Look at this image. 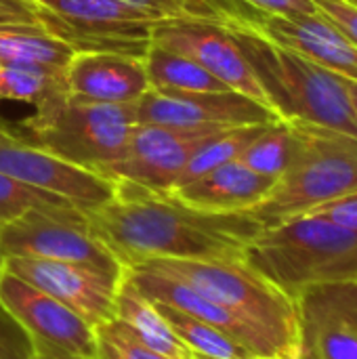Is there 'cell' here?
Returning <instances> with one entry per match:
<instances>
[{
	"label": "cell",
	"instance_id": "obj_1",
	"mask_svg": "<svg viewBox=\"0 0 357 359\" xmlns=\"http://www.w3.org/2000/svg\"><path fill=\"white\" fill-rule=\"evenodd\" d=\"M84 215L124 267L151 259L244 257L246 244L263 229L244 212H202L170 194H154L124 181H116L112 202Z\"/></svg>",
	"mask_w": 357,
	"mask_h": 359
},
{
	"label": "cell",
	"instance_id": "obj_2",
	"mask_svg": "<svg viewBox=\"0 0 357 359\" xmlns=\"http://www.w3.org/2000/svg\"><path fill=\"white\" fill-rule=\"evenodd\" d=\"M130 267L158 271L191 286L259 332L271 358L301 359L299 303L250 267L244 257L210 261L151 259Z\"/></svg>",
	"mask_w": 357,
	"mask_h": 359
},
{
	"label": "cell",
	"instance_id": "obj_3",
	"mask_svg": "<svg viewBox=\"0 0 357 359\" xmlns=\"http://www.w3.org/2000/svg\"><path fill=\"white\" fill-rule=\"evenodd\" d=\"M217 21L234 34L280 120L322 126L357 139V118L345 78L259 36L242 25L227 6H219Z\"/></svg>",
	"mask_w": 357,
	"mask_h": 359
},
{
	"label": "cell",
	"instance_id": "obj_4",
	"mask_svg": "<svg viewBox=\"0 0 357 359\" xmlns=\"http://www.w3.org/2000/svg\"><path fill=\"white\" fill-rule=\"evenodd\" d=\"M244 261L295 301L318 286L357 282V233L311 215L263 227Z\"/></svg>",
	"mask_w": 357,
	"mask_h": 359
},
{
	"label": "cell",
	"instance_id": "obj_5",
	"mask_svg": "<svg viewBox=\"0 0 357 359\" xmlns=\"http://www.w3.org/2000/svg\"><path fill=\"white\" fill-rule=\"evenodd\" d=\"M135 103H99L59 90L40 101L23 120V139L101 175L122 158L128 145L137 126Z\"/></svg>",
	"mask_w": 357,
	"mask_h": 359
},
{
	"label": "cell",
	"instance_id": "obj_6",
	"mask_svg": "<svg viewBox=\"0 0 357 359\" xmlns=\"http://www.w3.org/2000/svg\"><path fill=\"white\" fill-rule=\"evenodd\" d=\"M297 149L290 166L276 179L271 191L248 215L261 227L286 219L357 191V139L339 130L290 122Z\"/></svg>",
	"mask_w": 357,
	"mask_h": 359
},
{
	"label": "cell",
	"instance_id": "obj_7",
	"mask_svg": "<svg viewBox=\"0 0 357 359\" xmlns=\"http://www.w3.org/2000/svg\"><path fill=\"white\" fill-rule=\"evenodd\" d=\"M0 242L6 257L80 263L114 278H122L124 273V265L76 206L29 210L0 227Z\"/></svg>",
	"mask_w": 357,
	"mask_h": 359
},
{
	"label": "cell",
	"instance_id": "obj_8",
	"mask_svg": "<svg viewBox=\"0 0 357 359\" xmlns=\"http://www.w3.org/2000/svg\"><path fill=\"white\" fill-rule=\"evenodd\" d=\"M0 305L27 332L34 359H95V326L8 271L0 278Z\"/></svg>",
	"mask_w": 357,
	"mask_h": 359
},
{
	"label": "cell",
	"instance_id": "obj_9",
	"mask_svg": "<svg viewBox=\"0 0 357 359\" xmlns=\"http://www.w3.org/2000/svg\"><path fill=\"white\" fill-rule=\"evenodd\" d=\"M225 130L229 128H173L137 124L122 158L109 164L101 175L112 181L139 185L154 194H168L196 151Z\"/></svg>",
	"mask_w": 357,
	"mask_h": 359
},
{
	"label": "cell",
	"instance_id": "obj_10",
	"mask_svg": "<svg viewBox=\"0 0 357 359\" xmlns=\"http://www.w3.org/2000/svg\"><path fill=\"white\" fill-rule=\"evenodd\" d=\"M149 42L196 61L227 88L271 107L234 34L221 21L202 17L160 19L151 25Z\"/></svg>",
	"mask_w": 357,
	"mask_h": 359
},
{
	"label": "cell",
	"instance_id": "obj_11",
	"mask_svg": "<svg viewBox=\"0 0 357 359\" xmlns=\"http://www.w3.org/2000/svg\"><path fill=\"white\" fill-rule=\"evenodd\" d=\"M0 172L55 194L82 212H90L116 196V181L61 160L17 133L0 135Z\"/></svg>",
	"mask_w": 357,
	"mask_h": 359
},
{
	"label": "cell",
	"instance_id": "obj_12",
	"mask_svg": "<svg viewBox=\"0 0 357 359\" xmlns=\"http://www.w3.org/2000/svg\"><path fill=\"white\" fill-rule=\"evenodd\" d=\"M135 109L137 124L173 128H234L246 124H271L280 120L271 107L236 90L160 93L149 88L135 103Z\"/></svg>",
	"mask_w": 357,
	"mask_h": 359
},
{
	"label": "cell",
	"instance_id": "obj_13",
	"mask_svg": "<svg viewBox=\"0 0 357 359\" xmlns=\"http://www.w3.org/2000/svg\"><path fill=\"white\" fill-rule=\"evenodd\" d=\"M4 271L63 303L90 326L114 318L116 292L122 278H114L80 263L46 261L34 257H6Z\"/></svg>",
	"mask_w": 357,
	"mask_h": 359
},
{
	"label": "cell",
	"instance_id": "obj_14",
	"mask_svg": "<svg viewBox=\"0 0 357 359\" xmlns=\"http://www.w3.org/2000/svg\"><path fill=\"white\" fill-rule=\"evenodd\" d=\"M229 13L269 42L284 46L345 80L357 82V46L320 13L292 19L257 13L252 8H229Z\"/></svg>",
	"mask_w": 357,
	"mask_h": 359
},
{
	"label": "cell",
	"instance_id": "obj_15",
	"mask_svg": "<svg viewBox=\"0 0 357 359\" xmlns=\"http://www.w3.org/2000/svg\"><path fill=\"white\" fill-rule=\"evenodd\" d=\"M297 303L301 347L318 359H357V282L311 288Z\"/></svg>",
	"mask_w": 357,
	"mask_h": 359
},
{
	"label": "cell",
	"instance_id": "obj_16",
	"mask_svg": "<svg viewBox=\"0 0 357 359\" xmlns=\"http://www.w3.org/2000/svg\"><path fill=\"white\" fill-rule=\"evenodd\" d=\"M65 80L69 95L99 103H135L149 90L143 57L124 53L76 50Z\"/></svg>",
	"mask_w": 357,
	"mask_h": 359
},
{
	"label": "cell",
	"instance_id": "obj_17",
	"mask_svg": "<svg viewBox=\"0 0 357 359\" xmlns=\"http://www.w3.org/2000/svg\"><path fill=\"white\" fill-rule=\"evenodd\" d=\"M274 183V179L263 177L234 160L168 194L185 206L202 212L238 215L255 208L271 191Z\"/></svg>",
	"mask_w": 357,
	"mask_h": 359
},
{
	"label": "cell",
	"instance_id": "obj_18",
	"mask_svg": "<svg viewBox=\"0 0 357 359\" xmlns=\"http://www.w3.org/2000/svg\"><path fill=\"white\" fill-rule=\"evenodd\" d=\"M114 318L124 324L143 345L168 359H189L191 353L177 339L158 305L147 299L124 273L116 292Z\"/></svg>",
	"mask_w": 357,
	"mask_h": 359
},
{
	"label": "cell",
	"instance_id": "obj_19",
	"mask_svg": "<svg viewBox=\"0 0 357 359\" xmlns=\"http://www.w3.org/2000/svg\"><path fill=\"white\" fill-rule=\"evenodd\" d=\"M76 50L42 23H0V65L65 67Z\"/></svg>",
	"mask_w": 357,
	"mask_h": 359
},
{
	"label": "cell",
	"instance_id": "obj_20",
	"mask_svg": "<svg viewBox=\"0 0 357 359\" xmlns=\"http://www.w3.org/2000/svg\"><path fill=\"white\" fill-rule=\"evenodd\" d=\"M145 72L149 80V88L160 93H217L231 90L219 78L208 74L196 61L162 48L158 44H149L145 57Z\"/></svg>",
	"mask_w": 357,
	"mask_h": 359
},
{
	"label": "cell",
	"instance_id": "obj_21",
	"mask_svg": "<svg viewBox=\"0 0 357 359\" xmlns=\"http://www.w3.org/2000/svg\"><path fill=\"white\" fill-rule=\"evenodd\" d=\"M156 303V301H154ZM158 309L162 311L164 320L177 334V339L187 347V351L196 358L202 359H250L257 358L250 353L244 345L227 337L225 332L170 307L156 303Z\"/></svg>",
	"mask_w": 357,
	"mask_h": 359
},
{
	"label": "cell",
	"instance_id": "obj_22",
	"mask_svg": "<svg viewBox=\"0 0 357 359\" xmlns=\"http://www.w3.org/2000/svg\"><path fill=\"white\" fill-rule=\"evenodd\" d=\"M295 149H297V135H295L290 122L278 120V122L269 124L240 154L238 162H242L250 170L276 181L290 166Z\"/></svg>",
	"mask_w": 357,
	"mask_h": 359
},
{
	"label": "cell",
	"instance_id": "obj_23",
	"mask_svg": "<svg viewBox=\"0 0 357 359\" xmlns=\"http://www.w3.org/2000/svg\"><path fill=\"white\" fill-rule=\"evenodd\" d=\"M59 90H67L65 67L0 65V101L38 105Z\"/></svg>",
	"mask_w": 357,
	"mask_h": 359
},
{
	"label": "cell",
	"instance_id": "obj_24",
	"mask_svg": "<svg viewBox=\"0 0 357 359\" xmlns=\"http://www.w3.org/2000/svg\"><path fill=\"white\" fill-rule=\"evenodd\" d=\"M274 124V122H271ZM269 124H246V126H236V128H229V130H225V133H221V135H217V137H213L208 143H204L198 151H196V156L187 162V166H185V170L181 172V177H179V181H177V185L173 187V189H177V187H181V185H185V183H189V181H194V179H198V177H202L204 172H208V170H213V168H219V166H223V164H227V162H234V160H238L240 158V154L267 128ZM170 189V191H173Z\"/></svg>",
	"mask_w": 357,
	"mask_h": 359
},
{
	"label": "cell",
	"instance_id": "obj_25",
	"mask_svg": "<svg viewBox=\"0 0 357 359\" xmlns=\"http://www.w3.org/2000/svg\"><path fill=\"white\" fill-rule=\"evenodd\" d=\"M72 206L67 200L21 183L4 172H0V227L19 219L29 210H44V208H59Z\"/></svg>",
	"mask_w": 357,
	"mask_h": 359
},
{
	"label": "cell",
	"instance_id": "obj_26",
	"mask_svg": "<svg viewBox=\"0 0 357 359\" xmlns=\"http://www.w3.org/2000/svg\"><path fill=\"white\" fill-rule=\"evenodd\" d=\"M95 359H168L143 345L116 318L95 326Z\"/></svg>",
	"mask_w": 357,
	"mask_h": 359
},
{
	"label": "cell",
	"instance_id": "obj_27",
	"mask_svg": "<svg viewBox=\"0 0 357 359\" xmlns=\"http://www.w3.org/2000/svg\"><path fill=\"white\" fill-rule=\"evenodd\" d=\"M0 359H34L27 332L0 305Z\"/></svg>",
	"mask_w": 357,
	"mask_h": 359
},
{
	"label": "cell",
	"instance_id": "obj_28",
	"mask_svg": "<svg viewBox=\"0 0 357 359\" xmlns=\"http://www.w3.org/2000/svg\"><path fill=\"white\" fill-rule=\"evenodd\" d=\"M305 215L324 219L328 223H335V225H339L343 229H349V231L357 233V191L345 194V196L335 198L330 202H324V204L311 208Z\"/></svg>",
	"mask_w": 357,
	"mask_h": 359
},
{
	"label": "cell",
	"instance_id": "obj_29",
	"mask_svg": "<svg viewBox=\"0 0 357 359\" xmlns=\"http://www.w3.org/2000/svg\"><path fill=\"white\" fill-rule=\"evenodd\" d=\"M318 13L339 27L357 46V6L347 0H314Z\"/></svg>",
	"mask_w": 357,
	"mask_h": 359
},
{
	"label": "cell",
	"instance_id": "obj_30",
	"mask_svg": "<svg viewBox=\"0 0 357 359\" xmlns=\"http://www.w3.org/2000/svg\"><path fill=\"white\" fill-rule=\"evenodd\" d=\"M236 2H242L244 6H248L257 13L290 17V19L318 13V6L314 0H236Z\"/></svg>",
	"mask_w": 357,
	"mask_h": 359
},
{
	"label": "cell",
	"instance_id": "obj_31",
	"mask_svg": "<svg viewBox=\"0 0 357 359\" xmlns=\"http://www.w3.org/2000/svg\"><path fill=\"white\" fill-rule=\"evenodd\" d=\"M4 21L40 23L36 8L27 0H0V23Z\"/></svg>",
	"mask_w": 357,
	"mask_h": 359
},
{
	"label": "cell",
	"instance_id": "obj_32",
	"mask_svg": "<svg viewBox=\"0 0 357 359\" xmlns=\"http://www.w3.org/2000/svg\"><path fill=\"white\" fill-rule=\"evenodd\" d=\"M345 90H347L349 103H351L353 114H356V118H357V82L356 80H345Z\"/></svg>",
	"mask_w": 357,
	"mask_h": 359
},
{
	"label": "cell",
	"instance_id": "obj_33",
	"mask_svg": "<svg viewBox=\"0 0 357 359\" xmlns=\"http://www.w3.org/2000/svg\"><path fill=\"white\" fill-rule=\"evenodd\" d=\"M301 359H318V358H316V353H314L311 349H307V347H301Z\"/></svg>",
	"mask_w": 357,
	"mask_h": 359
},
{
	"label": "cell",
	"instance_id": "obj_34",
	"mask_svg": "<svg viewBox=\"0 0 357 359\" xmlns=\"http://www.w3.org/2000/svg\"><path fill=\"white\" fill-rule=\"evenodd\" d=\"M4 263H6V255H4L2 242H0V278H2V273H4Z\"/></svg>",
	"mask_w": 357,
	"mask_h": 359
},
{
	"label": "cell",
	"instance_id": "obj_35",
	"mask_svg": "<svg viewBox=\"0 0 357 359\" xmlns=\"http://www.w3.org/2000/svg\"><path fill=\"white\" fill-rule=\"evenodd\" d=\"M8 133H13V128H11V126L0 118V135H8Z\"/></svg>",
	"mask_w": 357,
	"mask_h": 359
},
{
	"label": "cell",
	"instance_id": "obj_36",
	"mask_svg": "<svg viewBox=\"0 0 357 359\" xmlns=\"http://www.w3.org/2000/svg\"><path fill=\"white\" fill-rule=\"evenodd\" d=\"M250 359H278V358H261V355H257V358H250Z\"/></svg>",
	"mask_w": 357,
	"mask_h": 359
},
{
	"label": "cell",
	"instance_id": "obj_37",
	"mask_svg": "<svg viewBox=\"0 0 357 359\" xmlns=\"http://www.w3.org/2000/svg\"><path fill=\"white\" fill-rule=\"evenodd\" d=\"M349 4H353V6H357V0H347Z\"/></svg>",
	"mask_w": 357,
	"mask_h": 359
},
{
	"label": "cell",
	"instance_id": "obj_38",
	"mask_svg": "<svg viewBox=\"0 0 357 359\" xmlns=\"http://www.w3.org/2000/svg\"><path fill=\"white\" fill-rule=\"evenodd\" d=\"M189 359H202V358H196V355H191V358H189Z\"/></svg>",
	"mask_w": 357,
	"mask_h": 359
}]
</instances>
